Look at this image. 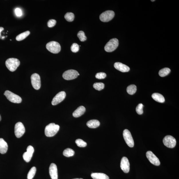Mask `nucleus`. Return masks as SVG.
Masks as SVG:
<instances>
[{
	"label": "nucleus",
	"mask_w": 179,
	"mask_h": 179,
	"mask_svg": "<svg viewBox=\"0 0 179 179\" xmlns=\"http://www.w3.org/2000/svg\"><path fill=\"white\" fill-rule=\"evenodd\" d=\"M60 126L54 123H51L46 126L45 129V135L48 137H52L57 133L60 129Z\"/></svg>",
	"instance_id": "nucleus-1"
},
{
	"label": "nucleus",
	"mask_w": 179,
	"mask_h": 179,
	"mask_svg": "<svg viewBox=\"0 0 179 179\" xmlns=\"http://www.w3.org/2000/svg\"><path fill=\"white\" fill-rule=\"evenodd\" d=\"M5 64L6 67L10 71L13 72L15 71L19 66L20 62L17 59L11 58L8 59L6 60Z\"/></svg>",
	"instance_id": "nucleus-2"
},
{
	"label": "nucleus",
	"mask_w": 179,
	"mask_h": 179,
	"mask_svg": "<svg viewBox=\"0 0 179 179\" xmlns=\"http://www.w3.org/2000/svg\"><path fill=\"white\" fill-rule=\"evenodd\" d=\"M46 47L48 51L54 54L58 53L61 50V46L60 44L55 41L49 42L46 45Z\"/></svg>",
	"instance_id": "nucleus-3"
},
{
	"label": "nucleus",
	"mask_w": 179,
	"mask_h": 179,
	"mask_svg": "<svg viewBox=\"0 0 179 179\" xmlns=\"http://www.w3.org/2000/svg\"><path fill=\"white\" fill-rule=\"evenodd\" d=\"M119 45L118 40L116 38L111 39L105 46V51L107 52H112L117 49Z\"/></svg>",
	"instance_id": "nucleus-4"
},
{
	"label": "nucleus",
	"mask_w": 179,
	"mask_h": 179,
	"mask_svg": "<svg viewBox=\"0 0 179 179\" xmlns=\"http://www.w3.org/2000/svg\"><path fill=\"white\" fill-rule=\"evenodd\" d=\"M4 95L6 97L8 100L12 103L18 104L22 102V99L20 96L9 91H6L4 93Z\"/></svg>",
	"instance_id": "nucleus-5"
},
{
	"label": "nucleus",
	"mask_w": 179,
	"mask_h": 179,
	"mask_svg": "<svg viewBox=\"0 0 179 179\" xmlns=\"http://www.w3.org/2000/svg\"><path fill=\"white\" fill-rule=\"evenodd\" d=\"M115 15L114 12L112 10H107L100 15V19L102 22H108L112 19Z\"/></svg>",
	"instance_id": "nucleus-6"
},
{
	"label": "nucleus",
	"mask_w": 179,
	"mask_h": 179,
	"mask_svg": "<svg viewBox=\"0 0 179 179\" xmlns=\"http://www.w3.org/2000/svg\"><path fill=\"white\" fill-rule=\"evenodd\" d=\"M25 131V128L22 123L19 122L16 124L14 127V133L17 137L19 138L21 137Z\"/></svg>",
	"instance_id": "nucleus-7"
},
{
	"label": "nucleus",
	"mask_w": 179,
	"mask_h": 179,
	"mask_svg": "<svg viewBox=\"0 0 179 179\" xmlns=\"http://www.w3.org/2000/svg\"><path fill=\"white\" fill-rule=\"evenodd\" d=\"M163 142L164 145L168 148H172L176 146V140L173 136L170 135H167L163 139Z\"/></svg>",
	"instance_id": "nucleus-8"
},
{
	"label": "nucleus",
	"mask_w": 179,
	"mask_h": 179,
	"mask_svg": "<svg viewBox=\"0 0 179 179\" xmlns=\"http://www.w3.org/2000/svg\"><path fill=\"white\" fill-rule=\"evenodd\" d=\"M31 83L33 87L36 90H38L40 88L41 82L40 77L37 73L33 74L31 76Z\"/></svg>",
	"instance_id": "nucleus-9"
},
{
	"label": "nucleus",
	"mask_w": 179,
	"mask_h": 179,
	"mask_svg": "<svg viewBox=\"0 0 179 179\" xmlns=\"http://www.w3.org/2000/svg\"><path fill=\"white\" fill-rule=\"evenodd\" d=\"M123 137L126 144L130 147L134 146V141L131 133L129 130L126 129L123 132Z\"/></svg>",
	"instance_id": "nucleus-10"
},
{
	"label": "nucleus",
	"mask_w": 179,
	"mask_h": 179,
	"mask_svg": "<svg viewBox=\"0 0 179 179\" xmlns=\"http://www.w3.org/2000/svg\"><path fill=\"white\" fill-rule=\"evenodd\" d=\"M78 73L77 71L71 69L65 71L63 73L62 77L64 79L69 80L76 78Z\"/></svg>",
	"instance_id": "nucleus-11"
},
{
	"label": "nucleus",
	"mask_w": 179,
	"mask_h": 179,
	"mask_svg": "<svg viewBox=\"0 0 179 179\" xmlns=\"http://www.w3.org/2000/svg\"><path fill=\"white\" fill-rule=\"evenodd\" d=\"M66 94L64 91H61L57 94L52 101V104L55 106L62 102L66 98Z\"/></svg>",
	"instance_id": "nucleus-12"
},
{
	"label": "nucleus",
	"mask_w": 179,
	"mask_h": 179,
	"mask_svg": "<svg viewBox=\"0 0 179 179\" xmlns=\"http://www.w3.org/2000/svg\"><path fill=\"white\" fill-rule=\"evenodd\" d=\"M146 155L147 159L153 165L156 166H159L160 165V162L159 160L152 152L147 151Z\"/></svg>",
	"instance_id": "nucleus-13"
},
{
	"label": "nucleus",
	"mask_w": 179,
	"mask_h": 179,
	"mask_svg": "<svg viewBox=\"0 0 179 179\" xmlns=\"http://www.w3.org/2000/svg\"><path fill=\"white\" fill-rule=\"evenodd\" d=\"M34 149L33 146H28L27 149V152L24 153L23 157L24 160L27 162H30L34 152Z\"/></svg>",
	"instance_id": "nucleus-14"
},
{
	"label": "nucleus",
	"mask_w": 179,
	"mask_h": 179,
	"mask_svg": "<svg viewBox=\"0 0 179 179\" xmlns=\"http://www.w3.org/2000/svg\"><path fill=\"white\" fill-rule=\"evenodd\" d=\"M121 168L124 172L127 173L130 170V163L129 160L126 157L122 158L121 163Z\"/></svg>",
	"instance_id": "nucleus-15"
},
{
	"label": "nucleus",
	"mask_w": 179,
	"mask_h": 179,
	"mask_svg": "<svg viewBox=\"0 0 179 179\" xmlns=\"http://www.w3.org/2000/svg\"><path fill=\"white\" fill-rule=\"evenodd\" d=\"M49 173L52 179H58L57 167L55 164L52 163L50 164L49 168Z\"/></svg>",
	"instance_id": "nucleus-16"
},
{
	"label": "nucleus",
	"mask_w": 179,
	"mask_h": 179,
	"mask_svg": "<svg viewBox=\"0 0 179 179\" xmlns=\"http://www.w3.org/2000/svg\"><path fill=\"white\" fill-rule=\"evenodd\" d=\"M115 69L123 72H128L130 70L129 67L125 64L119 62H115L114 65Z\"/></svg>",
	"instance_id": "nucleus-17"
},
{
	"label": "nucleus",
	"mask_w": 179,
	"mask_h": 179,
	"mask_svg": "<svg viewBox=\"0 0 179 179\" xmlns=\"http://www.w3.org/2000/svg\"><path fill=\"white\" fill-rule=\"evenodd\" d=\"M8 148L7 143L3 139L0 138V153L4 154L7 152Z\"/></svg>",
	"instance_id": "nucleus-18"
},
{
	"label": "nucleus",
	"mask_w": 179,
	"mask_h": 179,
	"mask_svg": "<svg viewBox=\"0 0 179 179\" xmlns=\"http://www.w3.org/2000/svg\"><path fill=\"white\" fill-rule=\"evenodd\" d=\"M86 109L83 106H80L73 113V116L75 117H78L83 115L85 112Z\"/></svg>",
	"instance_id": "nucleus-19"
},
{
	"label": "nucleus",
	"mask_w": 179,
	"mask_h": 179,
	"mask_svg": "<svg viewBox=\"0 0 179 179\" xmlns=\"http://www.w3.org/2000/svg\"><path fill=\"white\" fill-rule=\"evenodd\" d=\"M100 125V122L96 119H92L88 121L87 125L88 127L91 128H95L99 127Z\"/></svg>",
	"instance_id": "nucleus-20"
},
{
	"label": "nucleus",
	"mask_w": 179,
	"mask_h": 179,
	"mask_svg": "<svg viewBox=\"0 0 179 179\" xmlns=\"http://www.w3.org/2000/svg\"><path fill=\"white\" fill-rule=\"evenodd\" d=\"M152 98L156 101L160 103H163L165 102V99L164 96L160 94L154 93L152 94Z\"/></svg>",
	"instance_id": "nucleus-21"
},
{
	"label": "nucleus",
	"mask_w": 179,
	"mask_h": 179,
	"mask_svg": "<svg viewBox=\"0 0 179 179\" xmlns=\"http://www.w3.org/2000/svg\"><path fill=\"white\" fill-rule=\"evenodd\" d=\"M91 176L93 179H109V177L104 173H93Z\"/></svg>",
	"instance_id": "nucleus-22"
},
{
	"label": "nucleus",
	"mask_w": 179,
	"mask_h": 179,
	"mask_svg": "<svg viewBox=\"0 0 179 179\" xmlns=\"http://www.w3.org/2000/svg\"><path fill=\"white\" fill-rule=\"evenodd\" d=\"M30 32L28 31L25 32L23 33L20 34L19 35L17 36L16 39L17 41H20L23 40L28 37L30 35Z\"/></svg>",
	"instance_id": "nucleus-23"
},
{
	"label": "nucleus",
	"mask_w": 179,
	"mask_h": 179,
	"mask_svg": "<svg viewBox=\"0 0 179 179\" xmlns=\"http://www.w3.org/2000/svg\"><path fill=\"white\" fill-rule=\"evenodd\" d=\"M75 152L73 150L68 148L65 150L63 152V155L66 157L73 156L74 155Z\"/></svg>",
	"instance_id": "nucleus-24"
},
{
	"label": "nucleus",
	"mask_w": 179,
	"mask_h": 179,
	"mask_svg": "<svg viewBox=\"0 0 179 179\" xmlns=\"http://www.w3.org/2000/svg\"><path fill=\"white\" fill-rule=\"evenodd\" d=\"M170 72V69L168 68H165L161 69L159 72V75L162 77H164L168 75Z\"/></svg>",
	"instance_id": "nucleus-25"
},
{
	"label": "nucleus",
	"mask_w": 179,
	"mask_h": 179,
	"mask_svg": "<svg viewBox=\"0 0 179 179\" xmlns=\"http://www.w3.org/2000/svg\"><path fill=\"white\" fill-rule=\"evenodd\" d=\"M136 91V86L134 85H130L127 88V91L128 93L131 95H132L135 93Z\"/></svg>",
	"instance_id": "nucleus-26"
},
{
	"label": "nucleus",
	"mask_w": 179,
	"mask_h": 179,
	"mask_svg": "<svg viewBox=\"0 0 179 179\" xmlns=\"http://www.w3.org/2000/svg\"><path fill=\"white\" fill-rule=\"evenodd\" d=\"M75 17L74 15L72 13L68 12L65 14L64 18L65 19L69 22L73 21L74 20Z\"/></svg>",
	"instance_id": "nucleus-27"
},
{
	"label": "nucleus",
	"mask_w": 179,
	"mask_h": 179,
	"mask_svg": "<svg viewBox=\"0 0 179 179\" xmlns=\"http://www.w3.org/2000/svg\"><path fill=\"white\" fill-rule=\"evenodd\" d=\"M36 172V168L33 167L31 168L27 175V179H32L35 175Z\"/></svg>",
	"instance_id": "nucleus-28"
},
{
	"label": "nucleus",
	"mask_w": 179,
	"mask_h": 179,
	"mask_svg": "<svg viewBox=\"0 0 179 179\" xmlns=\"http://www.w3.org/2000/svg\"><path fill=\"white\" fill-rule=\"evenodd\" d=\"M77 36L79 38L80 41L81 42L85 41L87 39L85 33L83 31H80L78 33Z\"/></svg>",
	"instance_id": "nucleus-29"
},
{
	"label": "nucleus",
	"mask_w": 179,
	"mask_h": 179,
	"mask_svg": "<svg viewBox=\"0 0 179 179\" xmlns=\"http://www.w3.org/2000/svg\"><path fill=\"white\" fill-rule=\"evenodd\" d=\"M93 87L97 90L101 91L104 89L105 85L102 83H96L94 84Z\"/></svg>",
	"instance_id": "nucleus-30"
},
{
	"label": "nucleus",
	"mask_w": 179,
	"mask_h": 179,
	"mask_svg": "<svg viewBox=\"0 0 179 179\" xmlns=\"http://www.w3.org/2000/svg\"><path fill=\"white\" fill-rule=\"evenodd\" d=\"M75 143L77 146L80 147H85L87 145L86 142L81 139H77L75 141Z\"/></svg>",
	"instance_id": "nucleus-31"
},
{
	"label": "nucleus",
	"mask_w": 179,
	"mask_h": 179,
	"mask_svg": "<svg viewBox=\"0 0 179 179\" xmlns=\"http://www.w3.org/2000/svg\"><path fill=\"white\" fill-rule=\"evenodd\" d=\"M144 106L142 104H139L136 108V111L138 115H142L143 113V107Z\"/></svg>",
	"instance_id": "nucleus-32"
},
{
	"label": "nucleus",
	"mask_w": 179,
	"mask_h": 179,
	"mask_svg": "<svg viewBox=\"0 0 179 179\" xmlns=\"http://www.w3.org/2000/svg\"><path fill=\"white\" fill-rule=\"evenodd\" d=\"M71 51L73 52H77L79 51V47L78 45L76 43H73L71 46Z\"/></svg>",
	"instance_id": "nucleus-33"
},
{
	"label": "nucleus",
	"mask_w": 179,
	"mask_h": 179,
	"mask_svg": "<svg viewBox=\"0 0 179 179\" xmlns=\"http://www.w3.org/2000/svg\"><path fill=\"white\" fill-rule=\"evenodd\" d=\"M107 75L104 72H100L97 73L96 75V78L99 79H105Z\"/></svg>",
	"instance_id": "nucleus-34"
},
{
	"label": "nucleus",
	"mask_w": 179,
	"mask_h": 179,
	"mask_svg": "<svg viewBox=\"0 0 179 179\" xmlns=\"http://www.w3.org/2000/svg\"><path fill=\"white\" fill-rule=\"evenodd\" d=\"M56 20L54 19H50L48 21L47 23L48 26L49 28H52L55 26L56 24Z\"/></svg>",
	"instance_id": "nucleus-35"
},
{
	"label": "nucleus",
	"mask_w": 179,
	"mask_h": 179,
	"mask_svg": "<svg viewBox=\"0 0 179 179\" xmlns=\"http://www.w3.org/2000/svg\"><path fill=\"white\" fill-rule=\"evenodd\" d=\"M15 13L17 16L20 17L22 15V13L21 10L19 8H17L15 10Z\"/></svg>",
	"instance_id": "nucleus-36"
},
{
	"label": "nucleus",
	"mask_w": 179,
	"mask_h": 179,
	"mask_svg": "<svg viewBox=\"0 0 179 179\" xmlns=\"http://www.w3.org/2000/svg\"><path fill=\"white\" fill-rule=\"evenodd\" d=\"M4 30V28L2 27H0V36H1V33L2 31Z\"/></svg>",
	"instance_id": "nucleus-37"
},
{
	"label": "nucleus",
	"mask_w": 179,
	"mask_h": 179,
	"mask_svg": "<svg viewBox=\"0 0 179 179\" xmlns=\"http://www.w3.org/2000/svg\"><path fill=\"white\" fill-rule=\"evenodd\" d=\"M1 115H0V121H1Z\"/></svg>",
	"instance_id": "nucleus-38"
},
{
	"label": "nucleus",
	"mask_w": 179,
	"mask_h": 179,
	"mask_svg": "<svg viewBox=\"0 0 179 179\" xmlns=\"http://www.w3.org/2000/svg\"><path fill=\"white\" fill-rule=\"evenodd\" d=\"M83 179V178H75V179Z\"/></svg>",
	"instance_id": "nucleus-39"
},
{
	"label": "nucleus",
	"mask_w": 179,
	"mask_h": 179,
	"mask_svg": "<svg viewBox=\"0 0 179 179\" xmlns=\"http://www.w3.org/2000/svg\"><path fill=\"white\" fill-rule=\"evenodd\" d=\"M151 1L153 2V1H154H154Z\"/></svg>",
	"instance_id": "nucleus-40"
}]
</instances>
